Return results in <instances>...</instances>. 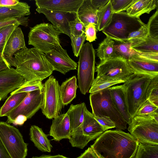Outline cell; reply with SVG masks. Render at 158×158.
<instances>
[{
    "label": "cell",
    "mask_w": 158,
    "mask_h": 158,
    "mask_svg": "<svg viewBox=\"0 0 158 158\" xmlns=\"http://www.w3.org/2000/svg\"><path fill=\"white\" fill-rule=\"evenodd\" d=\"M139 143L128 133L109 130L97 138L90 147L100 158H132Z\"/></svg>",
    "instance_id": "obj_1"
},
{
    "label": "cell",
    "mask_w": 158,
    "mask_h": 158,
    "mask_svg": "<svg viewBox=\"0 0 158 158\" xmlns=\"http://www.w3.org/2000/svg\"><path fill=\"white\" fill-rule=\"evenodd\" d=\"M13 61L16 71L25 82L42 81L54 71L45 54L34 48L21 49L14 55Z\"/></svg>",
    "instance_id": "obj_2"
},
{
    "label": "cell",
    "mask_w": 158,
    "mask_h": 158,
    "mask_svg": "<svg viewBox=\"0 0 158 158\" xmlns=\"http://www.w3.org/2000/svg\"><path fill=\"white\" fill-rule=\"evenodd\" d=\"M154 77L147 74L133 73L123 83L128 110L131 118L147 100V90Z\"/></svg>",
    "instance_id": "obj_3"
},
{
    "label": "cell",
    "mask_w": 158,
    "mask_h": 158,
    "mask_svg": "<svg viewBox=\"0 0 158 158\" xmlns=\"http://www.w3.org/2000/svg\"><path fill=\"white\" fill-rule=\"evenodd\" d=\"M89 99L92 114L94 116L110 117L114 123L116 130H122L127 128V123L113 102L109 88L90 93Z\"/></svg>",
    "instance_id": "obj_4"
},
{
    "label": "cell",
    "mask_w": 158,
    "mask_h": 158,
    "mask_svg": "<svg viewBox=\"0 0 158 158\" xmlns=\"http://www.w3.org/2000/svg\"><path fill=\"white\" fill-rule=\"evenodd\" d=\"M145 24L139 18L130 16L123 11L113 14L110 23L102 31L114 41L125 42L130 33Z\"/></svg>",
    "instance_id": "obj_5"
},
{
    "label": "cell",
    "mask_w": 158,
    "mask_h": 158,
    "mask_svg": "<svg viewBox=\"0 0 158 158\" xmlns=\"http://www.w3.org/2000/svg\"><path fill=\"white\" fill-rule=\"evenodd\" d=\"M77 65L78 86L81 93L85 95L94 80L95 52L92 44H84L79 56Z\"/></svg>",
    "instance_id": "obj_6"
},
{
    "label": "cell",
    "mask_w": 158,
    "mask_h": 158,
    "mask_svg": "<svg viewBox=\"0 0 158 158\" xmlns=\"http://www.w3.org/2000/svg\"><path fill=\"white\" fill-rule=\"evenodd\" d=\"M60 34L52 24L45 23L37 24L30 28L28 44L45 54L60 45Z\"/></svg>",
    "instance_id": "obj_7"
},
{
    "label": "cell",
    "mask_w": 158,
    "mask_h": 158,
    "mask_svg": "<svg viewBox=\"0 0 158 158\" xmlns=\"http://www.w3.org/2000/svg\"><path fill=\"white\" fill-rule=\"evenodd\" d=\"M95 72L97 81H125L133 73L127 60L118 56L100 62L96 66Z\"/></svg>",
    "instance_id": "obj_8"
},
{
    "label": "cell",
    "mask_w": 158,
    "mask_h": 158,
    "mask_svg": "<svg viewBox=\"0 0 158 158\" xmlns=\"http://www.w3.org/2000/svg\"><path fill=\"white\" fill-rule=\"evenodd\" d=\"M105 131L93 114L86 109L82 124L71 132L69 142L72 147L82 149L89 141L98 138Z\"/></svg>",
    "instance_id": "obj_9"
},
{
    "label": "cell",
    "mask_w": 158,
    "mask_h": 158,
    "mask_svg": "<svg viewBox=\"0 0 158 158\" xmlns=\"http://www.w3.org/2000/svg\"><path fill=\"white\" fill-rule=\"evenodd\" d=\"M128 130L139 143L158 145V121L152 117L135 115Z\"/></svg>",
    "instance_id": "obj_10"
},
{
    "label": "cell",
    "mask_w": 158,
    "mask_h": 158,
    "mask_svg": "<svg viewBox=\"0 0 158 158\" xmlns=\"http://www.w3.org/2000/svg\"><path fill=\"white\" fill-rule=\"evenodd\" d=\"M0 140L10 158H26L28 144L24 141L18 129L4 122H0Z\"/></svg>",
    "instance_id": "obj_11"
},
{
    "label": "cell",
    "mask_w": 158,
    "mask_h": 158,
    "mask_svg": "<svg viewBox=\"0 0 158 158\" xmlns=\"http://www.w3.org/2000/svg\"><path fill=\"white\" fill-rule=\"evenodd\" d=\"M58 81L52 75L44 84L43 100L40 109L47 118L53 119L59 114L63 106Z\"/></svg>",
    "instance_id": "obj_12"
},
{
    "label": "cell",
    "mask_w": 158,
    "mask_h": 158,
    "mask_svg": "<svg viewBox=\"0 0 158 158\" xmlns=\"http://www.w3.org/2000/svg\"><path fill=\"white\" fill-rule=\"evenodd\" d=\"M43 91L36 90L27 93L20 104L7 116L6 122L12 123L18 116L22 115L31 118L40 109L43 100Z\"/></svg>",
    "instance_id": "obj_13"
},
{
    "label": "cell",
    "mask_w": 158,
    "mask_h": 158,
    "mask_svg": "<svg viewBox=\"0 0 158 158\" xmlns=\"http://www.w3.org/2000/svg\"><path fill=\"white\" fill-rule=\"evenodd\" d=\"M46 57L53 68L56 71L65 74L67 72L76 70L77 64L68 55L66 50L60 45L56 46L51 51L45 54Z\"/></svg>",
    "instance_id": "obj_14"
},
{
    "label": "cell",
    "mask_w": 158,
    "mask_h": 158,
    "mask_svg": "<svg viewBox=\"0 0 158 158\" xmlns=\"http://www.w3.org/2000/svg\"><path fill=\"white\" fill-rule=\"evenodd\" d=\"M25 82L24 78L12 68L0 71V98H6L8 94Z\"/></svg>",
    "instance_id": "obj_15"
},
{
    "label": "cell",
    "mask_w": 158,
    "mask_h": 158,
    "mask_svg": "<svg viewBox=\"0 0 158 158\" xmlns=\"http://www.w3.org/2000/svg\"><path fill=\"white\" fill-rule=\"evenodd\" d=\"M23 33L18 27L12 32L5 46L2 57L9 65L15 67L14 56L19 50L26 47Z\"/></svg>",
    "instance_id": "obj_16"
},
{
    "label": "cell",
    "mask_w": 158,
    "mask_h": 158,
    "mask_svg": "<svg viewBox=\"0 0 158 158\" xmlns=\"http://www.w3.org/2000/svg\"><path fill=\"white\" fill-rule=\"evenodd\" d=\"M36 11L42 13L50 22L54 27L60 33L66 35L70 38V32L69 26V15L67 12L54 10L41 7H37Z\"/></svg>",
    "instance_id": "obj_17"
},
{
    "label": "cell",
    "mask_w": 158,
    "mask_h": 158,
    "mask_svg": "<svg viewBox=\"0 0 158 158\" xmlns=\"http://www.w3.org/2000/svg\"><path fill=\"white\" fill-rule=\"evenodd\" d=\"M84 0H35L37 7L67 12L76 15Z\"/></svg>",
    "instance_id": "obj_18"
},
{
    "label": "cell",
    "mask_w": 158,
    "mask_h": 158,
    "mask_svg": "<svg viewBox=\"0 0 158 158\" xmlns=\"http://www.w3.org/2000/svg\"><path fill=\"white\" fill-rule=\"evenodd\" d=\"M49 135L53 140L59 141L64 139H69L71 135L69 116L66 113L59 114L53 118L50 127Z\"/></svg>",
    "instance_id": "obj_19"
},
{
    "label": "cell",
    "mask_w": 158,
    "mask_h": 158,
    "mask_svg": "<svg viewBox=\"0 0 158 158\" xmlns=\"http://www.w3.org/2000/svg\"><path fill=\"white\" fill-rule=\"evenodd\" d=\"M114 103L117 110L127 124L132 118L127 108L125 94L123 85L109 87Z\"/></svg>",
    "instance_id": "obj_20"
},
{
    "label": "cell",
    "mask_w": 158,
    "mask_h": 158,
    "mask_svg": "<svg viewBox=\"0 0 158 158\" xmlns=\"http://www.w3.org/2000/svg\"><path fill=\"white\" fill-rule=\"evenodd\" d=\"M133 73L158 76V62L135 57L127 60Z\"/></svg>",
    "instance_id": "obj_21"
},
{
    "label": "cell",
    "mask_w": 158,
    "mask_h": 158,
    "mask_svg": "<svg viewBox=\"0 0 158 158\" xmlns=\"http://www.w3.org/2000/svg\"><path fill=\"white\" fill-rule=\"evenodd\" d=\"M30 6L25 2H21L16 5L0 6V19H18L29 15Z\"/></svg>",
    "instance_id": "obj_22"
},
{
    "label": "cell",
    "mask_w": 158,
    "mask_h": 158,
    "mask_svg": "<svg viewBox=\"0 0 158 158\" xmlns=\"http://www.w3.org/2000/svg\"><path fill=\"white\" fill-rule=\"evenodd\" d=\"M75 76L63 82L60 86V98L63 106H67L76 97V91L78 87Z\"/></svg>",
    "instance_id": "obj_23"
},
{
    "label": "cell",
    "mask_w": 158,
    "mask_h": 158,
    "mask_svg": "<svg viewBox=\"0 0 158 158\" xmlns=\"http://www.w3.org/2000/svg\"><path fill=\"white\" fill-rule=\"evenodd\" d=\"M29 135L30 140L39 150L42 152H51L52 146L41 128L35 125L31 126Z\"/></svg>",
    "instance_id": "obj_24"
},
{
    "label": "cell",
    "mask_w": 158,
    "mask_h": 158,
    "mask_svg": "<svg viewBox=\"0 0 158 158\" xmlns=\"http://www.w3.org/2000/svg\"><path fill=\"white\" fill-rule=\"evenodd\" d=\"M158 6V0H136L128 8L126 13L130 16L139 18L143 14H149Z\"/></svg>",
    "instance_id": "obj_25"
},
{
    "label": "cell",
    "mask_w": 158,
    "mask_h": 158,
    "mask_svg": "<svg viewBox=\"0 0 158 158\" xmlns=\"http://www.w3.org/2000/svg\"><path fill=\"white\" fill-rule=\"evenodd\" d=\"M97 11L92 5L91 0H84L76 15L85 26L90 23H93L96 27Z\"/></svg>",
    "instance_id": "obj_26"
},
{
    "label": "cell",
    "mask_w": 158,
    "mask_h": 158,
    "mask_svg": "<svg viewBox=\"0 0 158 158\" xmlns=\"http://www.w3.org/2000/svg\"><path fill=\"white\" fill-rule=\"evenodd\" d=\"M86 109L84 102L76 105L72 104L70 105L66 113L69 117L71 132L82 124Z\"/></svg>",
    "instance_id": "obj_27"
},
{
    "label": "cell",
    "mask_w": 158,
    "mask_h": 158,
    "mask_svg": "<svg viewBox=\"0 0 158 158\" xmlns=\"http://www.w3.org/2000/svg\"><path fill=\"white\" fill-rule=\"evenodd\" d=\"M114 44L115 41L107 37L100 43L96 53L100 62L118 56L114 48Z\"/></svg>",
    "instance_id": "obj_28"
},
{
    "label": "cell",
    "mask_w": 158,
    "mask_h": 158,
    "mask_svg": "<svg viewBox=\"0 0 158 158\" xmlns=\"http://www.w3.org/2000/svg\"><path fill=\"white\" fill-rule=\"evenodd\" d=\"M27 94V92H21L10 95L0 109V116H7L20 104Z\"/></svg>",
    "instance_id": "obj_29"
},
{
    "label": "cell",
    "mask_w": 158,
    "mask_h": 158,
    "mask_svg": "<svg viewBox=\"0 0 158 158\" xmlns=\"http://www.w3.org/2000/svg\"><path fill=\"white\" fill-rule=\"evenodd\" d=\"M113 14L110 0L105 6L98 10L97 29L102 31L110 23Z\"/></svg>",
    "instance_id": "obj_30"
},
{
    "label": "cell",
    "mask_w": 158,
    "mask_h": 158,
    "mask_svg": "<svg viewBox=\"0 0 158 158\" xmlns=\"http://www.w3.org/2000/svg\"><path fill=\"white\" fill-rule=\"evenodd\" d=\"M132 158H158V145L139 143Z\"/></svg>",
    "instance_id": "obj_31"
},
{
    "label": "cell",
    "mask_w": 158,
    "mask_h": 158,
    "mask_svg": "<svg viewBox=\"0 0 158 158\" xmlns=\"http://www.w3.org/2000/svg\"><path fill=\"white\" fill-rule=\"evenodd\" d=\"M131 46V43L127 42L115 43L114 44L117 56H121L127 60L137 56L135 52Z\"/></svg>",
    "instance_id": "obj_32"
},
{
    "label": "cell",
    "mask_w": 158,
    "mask_h": 158,
    "mask_svg": "<svg viewBox=\"0 0 158 158\" xmlns=\"http://www.w3.org/2000/svg\"><path fill=\"white\" fill-rule=\"evenodd\" d=\"M131 48L136 50L158 52V39L148 36L146 39Z\"/></svg>",
    "instance_id": "obj_33"
},
{
    "label": "cell",
    "mask_w": 158,
    "mask_h": 158,
    "mask_svg": "<svg viewBox=\"0 0 158 158\" xmlns=\"http://www.w3.org/2000/svg\"><path fill=\"white\" fill-rule=\"evenodd\" d=\"M135 115L151 116L158 121V107L147 99L139 108Z\"/></svg>",
    "instance_id": "obj_34"
},
{
    "label": "cell",
    "mask_w": 158,
    "mask_h": 158,
    "mask_svg": "<svg viewBox=\"0 0 158 158\" xmlns=\"http://www.w3.org/2000/svg\"><path fill=\"white\" fill-rule=\"evenodd\" d=\"M148 35L147 25L145 24L138 30L130 33L126 42L131 43V47L145 40Z\"/></svg>",
    "instance_id": "obj_35"
},
{
    "label": "cell",
    "mask_w": 158,
    "mask_h": 158,
    "mask_svg": "<svg viewBox=\"0 0 158 158\" xmlns=\"http://www.w3.org/2000/svg\"><path fill=\"white\" fill-rule=\"evenodd\" d=\"M19 25L11 24L0 28V60L3 58V51L8 38L14 30Z\"/></svg>",
    "instance_id": "obj_36"
},
{
    "label": "cell",
    "mask_w": 158,
    "mask_h": 158,
    "mask_svg": "<svg viewBox=\"0 0 158 158\" xmlns=\"http://www.w3.org/2000/svg\"><path fill=\"white\" fill-rule=\"evenodd\" d=\"M146 99L158 107V76L154 77L148 87Z\"/></svg>",
    "instance_id": "obj_37"
},
{
    "label": "cell",
    "mask_w": 158,
    "mask_h": 158,
    "mask_svg": "<svg viewBox=\"0 0 158 158\" xmlns=\"http://www.w3.org/2000/svg\"><path fill=\"white\" fill-rule=\"evenodd\" d=\"M44 84L42 81L37 80L33 81H26L18 88L10 93V95L21 92H29L36 90L43 91Z\"/></svg>",
    "instance_id": "obj_38"
},
{
    "label": "cell",
    "mask_w": 158,
    "mask_h": 158,
    "mask_svg": "<svg viewBox=\"0 0 158 158\" xmlns=\"http://www.w3.org/2000/svg\"><path fill=\"white\" fill-rule=\"evenodd\" d=\"M123 81H97L94 80L89 90V93L96 92L109 88L113 85L123 83Z\"/></svg>",
    "instance_id": "obj_39"
},
{
    "label": "cell",
    "mask_w": 158,
    "mask_h": 158,
    "mask_svg": "<svg viewBox=\"0 0 158 158\" xmlns=\"http://www.w3.org/2000/svg\"><path fill=\"white\" fill-rule=\"evenodd\" d=\"M71 35L78 37L84 34L85 26L76 15L74 20L69 22Z\"/></svg>",
    "instance_id": "obj_40"
},
{
    "label": "cell",
    "mask_w": 158,
    "mask_h": 158,
    "mask_svg": "<svg viewBox=\"0 0 158 158\" xmlns=\"http://www.w3.org/2000/svg\"><path fill=\"white\" fill-rule=\"evenodd\" d=\"M148 36L158 39V10L150 17L146 24Z\"/></svg>",
    "instance_id": "obj_41"
},
{
    "label": "cell",
    "mask_w": 158,
    "mask_h": 158,
    "mask_svg": "<svg viewBox=\"0 0 158 158\" xmlns=\"http://www.w3.org/2000/svg\"><path fill=\"white\" fill-rule=\"evenodd\" d=\"M113 14L127 10L136 0H110Z\"/></svg>",
    "instance_id": "obj_42"
},
{
    "label": "cell",
    "mask_w": 158,
    "mask_h": 158,
    "mask_svg": "<svg viewBox=\"0 0 158 158\" xmlns=\"http://www.w3.org/2000/svg\"><path fill=\"white\" fill-rule=\"evenodd\" d=\"M70 38L74 55L76 57H78L86 40L85 35L84 33L78 37L71 35Z\"/></svg>",
    "instance_id": "obj_43"
},
{
    "label": "cell",
    "mask_w": 158,
    "mask_h": 158,
    "mask_svg": "<svg viewBox=\"0 0 158 158\" xmlns=\"http://www.w3.org/2000/svg\"><path fill=\"white\" fill-rule=\"evenodd\" d=\"M97 31L96 26L94 23H90L86 26L84 33L86 40L89 43L97 39Z\"/></svg>",
    "instance_id": "obj_44"
},
{
    "label": "cell",
    "mask_w": 158,
    "mask_h": 158,
    "mask_svg": "<svg viewBox=\"0 0 158 158\" xmlns=\"http://www.w3.org/2000/svg\"><path fill=\"white\" fill-rule=\"evenodd\" d=\"M134 50L137 54V56L135 57L148 60L158 62V52H143Z\"/></svg>",
    "instance_id": "obj_45"
},
{
    "label": "cell",
    "mask_w": 158,
    "mask_h": 158,
    "mask_svg": "<svg viewBox=\"0 0 158 158\" xmlns=\"http://www.w3.org/2000/svg\"><path fill=\"white\" fill-rule=\"evenodd\" d=\"M94 118L102 126L105 131L110 129L115 128L114 123L110 117L103 116L101 117L94 116Z\"/></svg>",
    "instance_id": "obj_46"
},
{
    "label": "cell",
    "mask_w": 158,
    "mask_h": 158,
    "mask_svg": "<svg viewBox=\"0 0 158 158\" xmlns=\"http://www.w3.org/2000/svg\"><path fill=\"white\" fill-rule=\"evenodd\" d=\"M77 158H100L93 149L89 147L81 155Z\"/></svg>",
    "instance_id": "obj_47"
},
{
    "label": "cell",
    "mask_w": 158,
    "mask_h": 158,
    "mask_svg": "<svg viewBox=\"0 0 158 158\" xmlns=\"http://www.w3.org/2000/svg\"><path fill=\"white\" fill-rule=\"evenodd\" d=\"M11 24L21 25L20 18L10 19H0V28Z\"/></svg>",
    "instance_id": "obj_48"
},
{
    "label": "cell",
    "mask_w": 158,
    "mask_h": 158,
    "mask_svg": "<svg viewBox=\"0 0 158 158\" xmlns=\"http://www.w3.org/2000/svg\"><path fill=\"white\" fill-rule=\"evenodd\" d=\"M91 1L93 6L98 10L107 4L109 0H91Z\"/></svg>",
    "instance_id": "obj_49"
},
{
    "label": "cell",
    "mask_w": 158,
    "mask_h": 158,
    "mask_svg": "<svg viewBox=\"0 0 158 158\" xmlns=\"http://www.w3.org/2000/svg\"><path fill=\"white\" fill-rule=\"evenodd\" d=\"M20 2L18 0H0L1 6H10L18 4Z\"/></svg>",
    "instance_id": "obj_50"
},
{
    "label": "cell",
    "mask_w": 158,
    "mask_h": 158,
    "mask_svg": "<svg viewBox=\"0 0 158 158\" xmlns=\"http://www.w3.org/2000/svg\"><path fill=\"white\" fill-rule=\"evenodd\" d=\"M27 120V117L22 115H18L12 123L15 126H22Z\"/></svg>",
    "instance_id": "obj_51"
},
{
    "label": "cell",
    "mask_w": 158,
    "mask_h": 158,
    "mask_svg": "<svg viewBox=\"0 0 158 158\" xmlns=\"http://www.w3.org/2000/svg\"><path fill=\"white\" fill-rule=\"evenodd\" d=\"M0 158H10L8 152L0 140Z\"/></svg>",
    "instance_id": "obj_52"
},
{
    "label": "cell",
    "mask_w": 158,
    "mask_h": 158,
    "mask_svg": "<svg viewBox=\"0 0 158 158\" xmlns=\"http://www.w3.org/2000/svg\"><path fill=\"white\" fill-rule=\"evenodd\" d=\"M10 68L11 67L3 58L0 60V71Z\"/></svg>",
    "instance_id": "obj_53"
},
{
    "label": "cell",
    "mask_w": 158,
    "mask_h": 158,
    "mask_svg": "<svg viewBox=\"0 0 158 158\" xmlns=\"http://www.w3.org/2000/svg\"><path fill=\"white\" fill-rule=\"evenodd\" d=\"M32 158H69L62 155H57L52 156L51 155H43L39 156L33 157Z\"/></svg>",
    "instance_id": "obj_54"
},
{
    "label": "cell",
    "mask_w": 158,
    "mask_h": 158,
    "mask_svg": "<svg viewBox=\"0 0 158 158\" xmlns=\"http://www.w3.org/2000/svg\"><path fill=\"white\" fill-rule=\"evenodd\" d=\"M1 98H0V101H1Z\"/></svg>",
    "instance_id": "obj_55"
},
{
    "label": "cell",
    "mask_w": 158,
    "mask_h": 158,
    "mask_svg": "<svg viewBox=\"0 0 158 158\" xmlns=\"http://www.w3.org/2000/svg\"><path fill=\"white\" fill-rule=\"evenodd\" d=\"M0 6H1L0 5Z\"/></svg>",
    "instance_id": "obj_56"
}]
</instances>
